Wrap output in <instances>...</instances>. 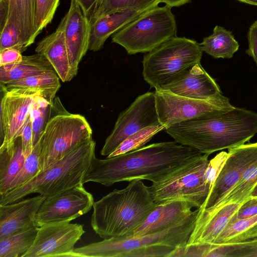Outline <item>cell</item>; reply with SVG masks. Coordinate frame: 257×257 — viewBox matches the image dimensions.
Instances as JSON below:
<instances>
[{
    "instance_id": "obj_23",
    "label": "cell",
    "mask_w": 257,
    "mask_h": 257,
    "mask_svg": "<svg viewBox=\"0 0 257 257\" xmlns=\"http://www.w3.org/2000/svg\"><path fill=\"white\" fill-rule=\"evenodd\" d=\"M59 79L55 72H50L1 84V89L24 96L41 95L52 104L61 86Z\"/></svg>"
},
{
    "instance_id": "obj_22",
    "label": "cell",
    "mask_w": 257,
    "mask_h": 257,
    "mask_svg": "<svg viewBox=\"0 0 257 257\" xmlns=\"http://www.w3.org/2000/svg\"><path fill=\"white\" fill-rule=\"evenodd\" d=\"M35 51L48 60L62 81H69L74 77L64 34L60 27H58L55 32L42 39L37 44Z\"/></svg>"
},
{
    "instance_id": "obj_35",
    "label": "cell",
    "mask_w": 257,
    "mask_h": 257,
    "mask_svg": "<svg viewBox=\"0 0 257 257\" xmlns=\"http://www.w3.org/2000/svg\"><path fill=\"white\" fill-rule=\"evenodd\" d=\"M165 129V127L162 125L145 127L126 138L107 158L112 157L142 148L156 134Z\"/></svg>"
},
{
    "instance_id": "obj_21",
    "label": "cell",
    "mask_w": 257,
    "mask_h": 257,
    "mask_svg": "<svg viewBox=\"0 0 257 257\" xmlns=\"http://www.w3.org/2000/svg\"><path fill=\"white\" fill-rule=\"evenodd\" d=\"M193 205L181 200L157 203L144 222L128 236H141L165 230L181 222L192 212Z\"/></svg>"
},
{
    "instance_id": "obj_30",
    "label": "cell",
    "mask_w": 257,
    "mask_h": 257,
    "mask_svg": "<svg viewBox=\"0 0 257 257\" xmlns=\"http://www.w3.org/2000/svg\"><path fill=\"white\" fill-rule=\"evenodd\" d=\"M162 0H100L89 19L90 25L99 18L128 10L150 9L159 6Z\"/></svg>"
},
{
    "instance_id": "obj_46",
    "label": "cell",
    "mask_w": 257,
    "mask_h": 257,
    "mask_svg": "<svg viewBox=\"0 0 257 257\" xmlns=\"http://www.w3.org/2000/svg\"><path fill=\"white\" fill-rule=\"evenodd\" d=\"M251 196H257V185L252 191Z\"/></svg>"
},
{
    "instance_id": "obj_31",
    "label": "cell",
    "mask_w": 257,
    "mask_h": 257,
    "mask_svg": "<svg viewBox=\"0 0 257 257\" xmlns=\"http://www.w3.org/2000/svg\"><path fill=\"white\" fill-rule=\"evenodd\" d=\"M235 249V244L199 243L178 248L171 257H228Z\"/></svg>"
},
{
    "instance_id": "obj_19",
    "label": "cell",
    "mask_w": 257,
    "mask_h": 257,
    "mask_svg": "<svg viewBox=\"0 0 257 257\" xmlns=\"http://www.w3.org/2000/svg\"><path fill=\"white\" fill-rule=\"evenodd\" d=\"M46 197L37 196L0 205V239L35 226L36 215Z\"/></svg>"
},
{
    "instance_id": "obj_24",
    "label": "cell",
    "mask_w": 257,
    "mask_h": 257,
    "mask_svg": "<svg viewBox=\"0 0 257 257\" xmlns=\"http://www.w3.org/2000/svg\"><path fill=\"white\" fill-rule=\"evenodd\" d=\"M150 9L126 10L107 15L96 20L91 25L89 50L94 52L100 50L109 36Z\"/></svg>"
},
{
    "instance_id": "obj_17",
    "label": "cell",
    "mask_w": 257,
    "mask_h": 257,
    "mask_svg": "<svg viewBox=\"0 0 257 257\" xmlns=\"http://www.w3.org/2000/svg\"><path fill=\"white\" fill-rule=\"evenodd\" d=\"M162 89L181 96L201 100L209 99L221 93L218 84L200 62L191 66Z\"/></svg>"
},
{
    "instance_id": "obj_29",
    "label": "cell",
    "mask_w": 257,
    "mask_h": 257,
    "mask_svg": "<svg viewBox=\"0 0 257 257\" xmlns=\"http://www.w3.org/2000/svg\"><path fill=\"white\" fill-rule=\"evenodd\" d=\"M39 228L33 226L0 239V257H23L33 245Z\"/></svg>"
},
{
    "instance_id": "obj_26",
    "label": "cell",
    "mask_w": 257,
    "mask_h": 257,
    "mask_svg": "<svg viewBox=\"0 0 257 257\" xmlns=\"http://www.w3.org/2000/svg\"><path fill=\"white\" fill-rule=\"evenodd\" d=\"M26 158L23 151L21 136L17 138L10 147L0 150V195L9 190Z\"/></svg>"
},
{
    "instance_id": "obj_1",
    "label": "cell",
    "mask_w": 257,
    "mask_h": 257,
    "mask_svg": "<svg viewBox=\"0 0 257 257\" xmlns=\"http://www.w3.org/2000/svg\"><path fill=\"white\" fill-rule=\"evenodd\" d=\"M201 154L174 141L152 144L103 160L94 156L82 183L93 182L106 187L136 180L157 183Z\"/></svg>"
},
{
    "instance_id": "obj_45",
    "label": "cell",
    "mask_w": 257,
    "mask_h": 257,
    "mask_svg": "<svg viewBox=\"0 0 257 257\" xmlns=\"http://www.w3.org/2000/svg\"><path fill=\"white\" fill-rule=\"evenodd\" d=\"M191 0H162V3L170 8L179 7L188 3Z\"/></svg>"
},
{
    "instance_id": "obj_43",
    "label": "cell",
    "mask_w": 257,
    "mask_h": 257,
    "mask_svg": "<svg viewBox=\"0 0 257 257\" xmlns=\"http://www.w3.org/2000/svg\"><path fill=\"white\" fill-rule=\"evenodd\" d=\"M247 39L248 48L246 53L253 58L257 65V20L249 27Z\"/></svg>"
},
{
    "instance_id": "obj_42",
    "label": "cell",
    "mask_w": 257,
    "mask_h": 257,
    "mask_svg": "<svg viewBox=\"0 0 257 257\" xmlns=\"http://www.w3.org/2000/svg\"><path fill=\"white\" fill-rule=\"evenodd\" d=\"M231 256L257 257V241L250 239L239 243Z\"/></svg>"
},
{
    "instance_id": "obj_36",
    "label": "cell",
    "mask_w": 257,
    "mask_h": 257,
    "mask_svg": "<svg viewBox=\"0 0 257 257\" xmlns=\"http://www.w3.org/2000/svg\"><path fill=\"white\" fill-rule=\"evenodd\" d=\"M60 0H35V26L38 36L53 19Z\"/></svg>"
},
{
    "instance_id": "obj_9",
    "label": "cell",
    "mask_w": 257,
    "mask_h": 257,
    "mask_svg": "<svg viewBox=\"0 0 257 257\" xmlns=\"http://www.w3.org/2000/svg\"><path fill=\"white\" fill-rule=\"evenodd\" d=\"M208 154H201L191 160L164 180L153 183L150 191L156 203L174 200L186 201L194 207L200 208L208 196L205 173Z\"/></svg>"
},
{
    "instance_id": "obj_11",
    "label": "cell",
    "mask_w": 257,
    "mask_h": 257,
    "mask_svg": "<svg viewBox=\"0 0 257 257\" xmlns=\"http://www.w3.org/2000/svg\"><path fill=\"white\" fill-rule=\"evenodd\" d=\"M160 125L155 91L142 94L120 113L100 154L107 157L132 135L145 127Z\"/></svg>"
},
{
    "instance_id": "obj_2",
    "label": "cell",
    "mask_w": 257,
    "mask_h": 257,
    "mask_svg": "<svg viewBox=\"0 0 257 257\" xmlns=\"http://www.w3.org/2000/svg\"><path fill=\"white\" fill-rule=\"evenodd\" d=\"M165 130L177 143L209 155L248 141L257 133V113L234 107L225 112L177 123Z\"/></svg>"
},
{
    "instance_id": "obj_37",
    "label": "cell",
    "mask_w": 257,
    "mask_h": 257,
    "mask_svg": "<svg viewBox=\"0 0 257 257\" xmlns=\"http://www.w3.org/2000/svg\"><path fill=\"white\" fill-rule=\"evenodd\" d=\"M12 48L21 53L27 48L23 43L18 30L12 25H6L1 29L0 50Z\"/></svg>"
},
{
    "instance_id": "obj_6",
    "label": "cell",
    "mask_w": 257,
    "mask_h": 257,
    "mask_svg": "<svg viewBox=\"0 0 257 257\" xmlns=\"http://www.w3.org/2000/svg\"><path fill=\"white\" fill-rule=\"evenodd\" d=\"M202 52L200 44L195 40L173 37L144 55V80L151 88L162 89L200 63Z\"/></svg>"
},
{
    "instance_id": "obj_10",
    "label": "cell",
    "mask_w": 257,
    "mask_h": 257,
    "mask_svg": "<svg viewBox=\"0 0 257 257\" xmlns=\"http://www.w3.org/2000/svg\"><path fill=\"white\" fill-rule=\"evenodd\" d=\"M157 111L165 128L200 116L225 112L234 108L221 93L205 100L181 96L167 90H155Z\"/></svg>"
},
{
    "instance_id": "obj_14",
    "label": "cell",
    "mask_w": 257,
    "mask_h": 257,
    "mask_svg": "<svg viewBox=\"0 0 257 257\" xmlns=\"http://www.w3.org/2000/svg\"><path fill=\"white\" fill-rule=\"evenodd\" d=\"M227 159L201 209L214 206L238 182L244 173L257 164V143L228 149Z\"/></svg>"
},
{
    "instance_id": "obj_13",
    "label": "cell",
    "mask_w": 257,
    "mask_h": 257,
    "mask_svg": "<svg viewBox=\"0 0 257 257\" xmlns=\"http://www.w3.org/2000/svg\"><path fill=\"white\" fill-rule=\"evenodd\" d=\"M85 233L83 226L70 222L39 227L34 242L23 257H76L74 245Z\"/></svg>"
},
{
    "instance_id": "obj_12",
    "label": "cell",
    "mask_w": 257,
    "mask_h": 257,
    "mask_svg": "<svg viewBox=\"0 0 257 257\" xmlns=\"http://www.w3.org/2000/svg\"><path fill=\"white\" fill-rule=\"evenodd\" d=\"M92 195L87 191L83 184L46 197L40 207L34 219L36 226L71 221L87 213L93 207Z\"/></svg>"
},
{
    "instance_id": "obj_18",
    "label": "cell",
    "mask_w": 257,
    "mask_h": 257,
    "mask_svg": "<svg viewBox=\"0 0 257 257\" xmlns=\"http://www.w3.org/2000/svg\"><path fill=\"white\" fill-rule=\"evenodd\" d=\"M241 205L230 203L216 209L199 208L195 226L186 245L213 244Z\"/></svg>"
},
{
    "instance_id": "obj_39",
    "label": "cell",
    "mask_w": 257,
    "mask_h": 257,
    "mask_svg": "<svg viewBox=\"0 0 257 257\" xmlns=\"http://www.w3.org/2000/svg\"><path fill=\"white\" fill-rule=\"evenodd\" d=\"M257 214V196H251L241 204L231 219H242Z\"/></svg>"
},
{
    "instance_id": "obj_44",
    "label": "cell",
    "mask_w": 257,
    "mask_h": 257,
    "mask_svg": "<svg viewBox=\"0 0 257 257\" xmlns=\"http://www.w3.org/2000/svg\"><path fill=\"white\" fill-rule=\"evenodd\" d=\"M100 0H76L84 14L90 19Z\"/></svg>"
},
{
    "instance_id": "obj_34",
    "label": "cell",
    "mask_w": 257,
    "mask_h": 257,
    "mask_svg": "<svg viewBox=\"0 0 257 257\" xmlns=\"http://www.w3.org/2000/svg\"><path fill=\"white\" fill-rule=\"evenodd\" d=\"M42 139V137L34 146L32 151L27 157L24 166L11 183L8 191L17 188L27 183L41 172L40 157Z\"/></svg>"
},
{
    "instance_id": "obj_38",
    "label": "cell",
    "mask_w": 257,
    "mask_h": 257,
    "mask_svg": "<svg viewBox=\"0 0 257 257\" xmlns=\"http://www.w3.org/2000/svg\"><path fill=\"white\" fill-rule=\"evenodd\" d=\"M228 156V153L222 151L209 161L205 173V179L206 185L210 189V191L221 172Z\"/></svg>"
},
{
    "instance_id": "obj_15",
    "label": "cell",
    "mask_w": 257,
    "mask_h": 257,
    "mask_svg": "<svg viewBox=\"0 0 257 257\" xmlns=\"http://www.w3.org/2000/svg\"><path fill=\"white\" fill-rule=\"evenodd\" d=\"M64 32L74 77L78 65L89 50L91 25L76 0H71L69 9L58 26Z\"/></svg>"
},
{
    "instance_id": "obj_25",
    "label": "cell",
    "mask_w": 257,
    "mask_h": 257,
    "mask_svg": "<svg viewBox=\"0 0 257 257\" xmlns=\"http://www.w3.org/2000/svg\"><path fill=\"white\" fill-rule=\"evenodd\" d=\"M54 72L50 62L42 54L23 56L22 61L18 64L0 66V84Z\"/></svg>"
},
{
    "instance_id": "obj_28",
    "label": "cell",
    "mask_w": 257,
    "mask_h": 257,
    "mask_svg": "<svg viewBox=\"0 0 257 257\" xmlns=\"http://www.w3.org/2000/svg\"><path fill=\"white\" fill-rule=\"evenodd\" d=\"M257 237V214L245 219H230L213 244H235Z\"/></svg>"
},
{
    "instance_id": "obj_4",
    "label": "cell",
    "mask_w": 257,
    "mask_h": 257,
    "mask_svg": "<svg viewBox=\"0 0 257 257\" xmlns=\"http://www.w3.org/2000/svg\"><path fill=\"white\" fill-rule=\"evenodd\" d=\"M199 210L157 233L104 239L76 248V257H171L176 249L187 244Z\"/></svg>"
},
{
    "instance_id": "obj_7",
    "label": "cell",
    "mask_w": 257,
    "mask_h": 257,
    "mask_svg": "<svg viewBox=\"0 0 257 257\" xmlns=\"http://www.w3.org/2000/svg\"><path fill=\"white\" fill-rule=\"evenodd\" d=\"M176 34V22L171 8L157 6L127 24L113 34L111 39L133 55L149 52Z\"/></svg>"
},
{
    "instance_id": "obj_40",
    "label": "cell",
    "mask_w": 257,
    "mask_h": 257,
    "mask_svg": "<svg viewBox=\"0 0 257 257\" xmlns=\"http://www.w3.org/2000/svg\"><path fill=\"white\" fill-rule=\"evenodd\" d=\"M20 136L22 139L23 152L27 157L31 153L34 148L33 123L30 115L22 130Z\"/></svg>"
},
{
    "instance_id": "obj_32",
    "label": "cell",
    "mask_w": 257,
    "mask_h": 257,
    "mask_svg": "<svg viewBox=\"0 0 257 257\" xmlns=\"http://www.w3.org/2000/svg\"><path fill=\"white\" fill-rule=\"evenodd\" d=\"M257 185V168L247 176H242L238 182L214 206L216 209L230 203L242 204L251 197Z\"/></svg>"
},
{
    "instance_id": "obj_8",
    "label": "cell",
    "mask_w": 257,
    "mask_h": 257,
    "mask_svg": "<svg viewBox=\"0 0 257 257\" xmlns=\"http://www.w3.org/2000/svg\"><path fill=\"white\" fill-rule=\"evenodd\" d=\"M92 130L83 116L66 110L52 114L42 136L40 157L41 171L92 138Z\"/></svg>"
},
{
    "instance_id": "obj_20",
    "label": "cell",
    "mask_w": 257,
    "mask_h": 257,
    "mask_svg": "<svg viewBox=\"0 0 257 257\" xmlns=\"http://www.w3.org/2000/svg\"><path fill=\"white\" fill-rule=\"evenodd\" d=\"M13 25L27 49L37 37L35 26V0H0V29Z\"/></svg>"
},
{
    "instance_id": "obj_27",
    "label": "cell",
    "mask_w": 257,
    "mask_h": 257,
    "mask_svg": "<svg viewBox=\"0 0 257 257\" xmlns=\"http://www.w3.org/2000/svg\"><path fill=\"white\" fill-rule=\"evenodd\" d=\"M200 45L203 52L215 58H231L239 48L232 33L219 26H216L213 33L204 38Z\"/></svg>"
},
{
    "instance_id": "obj_41",
    "label": "cell",
    "mask_w": 257,
    "mask_h": 257,
    "mask_svg": "<svg viewBox=\"0 0 257 257\" xmlns=\"http://www.w3.org/2000/svg\"><path fill=\"white\" fill-rule=\"evenodd\" d=\"M22 53L12 48L0 50V66H14L19 64L23 59Z\"/></svg>"
},
{
    "instance_id": "obj_33",
    "label": "cell",
    "mask_w": 257,
    "mask_h": 257,
    "mask_svg": "<svg viewBox=\"0 0 257 257\" xmlns=\"http://www.w3.org/2000/svg\"><path fill=\"white\" fill-rule=\"evenodd\" d=\"M30 115L32 120L34 146L42 137L46 125L52 115L51 104L42 96L35 95Z\"/></svg>"
},
{
    "instance_id": "obj_3",
    "label": "cell",
    "mask_w": 257,
    "mask_h": 257,
    "mask_svg": "<svg viewBox=\"0 0 257 257\" xmlns=\"http://www.w3.org/2000/svg\"><path fill=\"white\" fill-rule=\"evenodd\" d=\"M150 187L141 180L129 182L93 205L91 225L103 239L128 236L140 227L157 206Z\"/></svg>"
},
{
    "instance_id": "obj_5",
    "label": "cell",
    "mask_w": 257,
    "mask_h": 257,
    "mask_svg": "<svg viewBox=\"0 0 257 257\" xmlns=\"http://www.w3.org/2000/svg\"><path fill=\"white\" fill-rule=\"evenodd\" d=\"M95 145L92 138L80 144L27 183L0 195V205L16 202L34 193L48 197L83 184Z\"/></svg>"
},
{
    "instance_id": "obj_16",
    "label": "cell",
    "mask_w": 257,
    "mask_h": 257,
    "mask_svg": "<svg viewBox=\"0 0 257 257\" xmlns=\"http://www.w3.org/2000/svg\"><path fill=\"white\" fill-rule=\"evenodd\" d=\"M1 91L0 150L10 147L21 136L34 100V96Z\"/></svg>"
}]
</instances>
